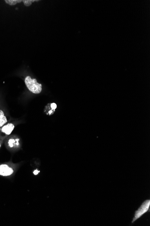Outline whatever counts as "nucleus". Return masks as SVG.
<instances>
[{
    "label": "nucleus",
    "instance_id": "1",
    "mask_svg": "<svg viewBox=\"0 0 150 226\" xmlns=\"http://www.w3.org/2000/svg\"><path fill=\"white\" fill-rule=\"evenodd\" d=\"M24 82L30 92L34 94L41 93L42 90V84L38 83L36 79H32L30 76H27L25 77Z\"/></svg>",
    "mask_w": 150,
    "mask_h": 226
},
{
    "label": "nucleus",
    "instance_id": "2",
    "mask_svg": "<svg viewBox=\"0 0 150 226\" xmlns=\"http://www.w3.org/2000/svg\"><path fill=\"white\" fill-rule=\"evenodd\" d=\"M150 206V200L149 199L145 200L141 204V206L135 213L134 217L133 218L132 223H134L136 220L141 217L143 214L148 210Z\"/></svg>",
    "mask_w": 150,
    "mask_h": 226
},
{
    "label": "nucleus",
    "instance_id": "3",
    "mask_svg": "<svg viewBox=\"0 0 150 226\" xmlns=\"http://www.w3.org/2000/svg\"><path fill=\"white\" fill-rule=\"evenodd\" d=\"M14 173V170L7 164L0 165V175L4 176H9Z\"/></svg>",
    "mask_w": 150,
    "mask_h": 226
},
{
    "label": "nucleus",
    "instance_id": "4",
    "mask_svg": "<svg viewBox=\"0 0 150 226\" xmlns=\"http://www.w3.org/2000/svg\"><path fill=\"white\" fill-rule=\"evenodd\" d=\"M38 1H36V0H8V1L5 0V2L10 6L15 5L17 3L23 2L24 3V5L25 6H29L32 5L33 2H38Z\"/></svg>",
    "mask_w": 150,
    "mask_h": 226
},
{
    "label": "nucleus",
    "instance_id": "5",
    "mask_svg": "<svg viewBox=\"0 0 150 226\" xmlns=\"http://www.w3.org/2000/svg\"><path fill=\"white\" fill-rule=\"evenodd\" d=\"M15 127L14 124L8 123L7 125L3 126L2 128V131L6 135H9L15 129Z\"/></svg>",
    "mask_w": 150,
    "mask_h": 226
},
{
    "label": "nucleus",
    "instance_id": "6",
    "mask_svg": "<svg viewBox=\"0 0 150 226\" xmlns=\"http://www.w3.org/2000/svg\"><path fill=\"white\" fill-rule=\"evenodd\" d=\"M7 122V118L2 110H0V127H3Z\"/></svg>",
    "mask_w": 150,
    "mask_h": 226
},
{
    "label": "nucleus",
    "instance_id": "7",
    "mask_svg": "<svg viewBox=\"0 0 150 226\" xmlns=\"http://www.w3.org/2000/svg\"><path fill=\"white\" fill-rule=\"evenodd\" d=\"M18 139H16L15 140V139H9V141H8V144H9V147L12 148V147L15 146V145H16L17 146H18Z\"/></svg>",
    "mask_w": 150,
    "mask_h": 226
},
{
    "label": "nucleus",
    "instance_id": "8",
    "mask_svg": "<svg viewBox=\"0 0 150 226\" xmlns=\"http://www.w3.org/2000/svg\"><path fill=\"white\" fill-rule=\"evenodd\" d=\"M51 107L52 110H55L57 108V105L56 103H52L51 104Z\"/></svg>",
    "mask_w": 150,
    "mask_h": 226
},
{
    "label": "nucleus",
    "instance_id": "9",
    "mask_svg": "<svg viewBox=\"0 0 150 226\" xmlns=\"http://www.w3.org/2000/svg\"><path fill=\"white\" fill-rule=\"evenodd\" d=\"M40 171L36 169L33 172V174L34 175H37L39 173Z\"/></svg>",
    "mask_w": 150,
    "mask_h": 226
},
{
    "label": "nucleus",
    "instance_id": "10",
    "mask_svg": "<svg viewBox=\"0 0 150 226\" xmlns=\"http://www.w3.org/2000/svg\"><path fill=\"white\" fill-rule=\"evenodd\" d=\"M1 144H0V148H1Z\"/></svg>",
    "mask_w": 150,
    "mask_h": 226
}]
</instances>
